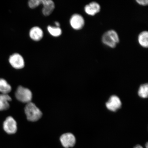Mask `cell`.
Listing matches in <instances>:
<instances>
[{"label": "cell", "instance_id": "obj_1", "mask_svg": "<svg viewBox=\"0 0 148 148\" xmlns=\"http://www.w3.org/2000/svg\"><path fill=\"white\" fill-rule=\"evenodd\" d=\"M25 111L27 119L30 121H38L42 116L41 111L31 102L26 105Z\"/></svg>", "mask_w": 148, "mask_h": 148}, {"label": "cell", "instance_id": "obj_2", "mask_svg": "<svg viewBox=\"0 0 148 148\" xmlns=\"http://www.w3.org/2000/svg\"><path fill=\"white\" fill-rule=\"evenodd\" d=\"M103 43L109 47H115L119 42V36L115 31L110 30L107 31L102 38Z\"/></svg>", "mask_w": 148, "mask_h": 148}, {"label": "cell", "instance_id": "obj_3", "mask_svg": "<svg viewBox=\"0 0 148 148\" xmlns=\"http://www.w3.org/2000/svg\"><path fill=\"white\" fill-rule=\"evenodd\" d=\"M15 97L18 101L27 103L31 102L32 98V92L28 88L20 86L18 87L15 92Z\"/></svg>", "mask_w": 148, "mask_h": 148}, {"label": "cell", "instance_id": "obj_4", "mask_svg": "<svg viewBox=\"0 0 148 148\" xmlns=\"http://www.w3.org/2000/svg\"><path fill=\"white\" fill-rule=\"evenodd\" d=\"M3 128L7 134H15L17 130V123L12 116H9L3 122Z\"/></svg>", "mask_w": 148, "mask_h": 148}, {"label": "cell", "instance_id": "obj_5", "mask_svg": "<svg viewBox=\"0 0 148 148\" xmlns=\"http://www.w3.org/2000/svg\"><path fill=\"white\" fill-rule=\"evenodd\" d=\"M9 62L14 69H21L25 66V62L23 57L18 53H14L11 55L9 57Z\"/></svg>", "mask_w": 148, "mask_h": 148}, {"label": "cell", "instance_id": "obj_6", "mask_svg": "<svg viewBox=\"0 0 148 148\" xmlns=\"http://www.w3.org/2000/svg\"><path fill=\"white\" fill-rule=\"evenodd\" d=\"M70 23L71 27L75 30H79L82 28L85 24L84 18L81 15L75 14L70 18Z\"/></svg>", "mask_w": 148, "mask_h": 148}, {"label": "cell", "instance_id": "obj_7", "mask_svg": "<svg viewBox=\"0 0 148 148\" xmlns=\"http://www.w3.org/2000/svg\"><path fill=\"white\" fill-rule=\"evenodd\" d=\"M60 140L62 145L66 148L73 147L76 142L75 136L70 133L62 134L60 137Z\"/></svg>", "mask_w": 148, "mask_h": 148}, {"label": "cell", "instance_id": "obj_8", "mask_svg": "<svg viewBox=\"0 0 148 148\" xmlns=\"http://www.w3.org/2000/svg\"><path fill=\"white\" fill-rule=\"evenodd\" d=\"M121 102L117 96H111L110 99L106 103L107 109L112 112H115L120 108L121 106Z\"/></svg>", "mask_w": 148, "mask_h": 148}, {"label": "cell", "instance_id": "obj_9", "mask_svg": "<svg viewBox=\"0 0 148 148\" xmlns=\"http://www.w3.org/2000/svg\"><path fill=\"white\" fill-rule=\"evenodd\" d=\"M41 4L43 5L42 14L45 16L50 15L55 8L54 3L51 0H41Z\"/></svg>", "mask_w": 148, "mask_h": 148}, {"label": "cell", "instance_id": "obj_10", "mask_svg": "<svg viewBox=\"0 0 148 148\" xmlns=\"http://www.w3.org/2000/svg\"><path fill=\"white\" fill-rule=\"evenodd\" d=\"M101 10V7L98 3L92 2L85 7L84 10L86 13L89 15L93 16L99 13Z\"/></svg>", "mask_w": 148, "mask_h": 148}, {"label": "cell", "instance_id": "obj_11", "mask_svg": "<svg viewBox=\"0 0 148 148\" xmlns=\"http://www.w3.org/2000/svg\"><path fill=\"white\" fill-rule=\"evenodd\" d=\"M29 36L32 40L35 41H38L43 37V32L40 27H33L29 31Z\"/></svg>", "mask_w": 148, "mask_h": 148}, {"label": "cell", "instance_id": "obj_12", "mask_svg": "<svg viewBox=\"0 0 148 148\" xmlns=\"http://www.w3.org/2000/svg\"><path fill=\"white\" fill-rule=\"evenodd\" d=\"M12 100L8 94H0V111L8 110L10 107L9 102Z\"/></svg>", "mask_w": 148, "mask_h": 148}, {"label": "cell", "instance_id": "obj_13", "mask_svg": "<svg viewBox=\"0 0 148 148\" xmlns=\"http://www.w3.org/2000/svg\"><path fill=\"white\" fill-rule=\"evenodd\" d=\"M12 90V87L5 79L0 78V92L1 94H8Z\"/></svg>", "mask_w": 148, "mask_h": 148}, {"label": "cell", "instance_id": "obj_14", "mask_svg": "<svg viewBox=\"0 0 148 148\" xmlns=\"http://www.w3.org/2000/svg\"><path fill=\"white\" fill-rule=\"evenodd\" d=\"M148 33L147 31H144L140 33L138 36L139 43L142 47L147 48L148 46Z\"/></svg>", "mask_w": 148, "mask_h": 148}, {"label": "cell", "instance_id": "obj_15", "mask_svg": "<svg viewBox=\"0 0 148 148\" xmlns=\"http://www.w3.org/2000/svg\"><path fill=\"white\" fill-rule=\"evenodd\" d=\"M47 30L52 36L55 37L60 36L62 34V29L60 27H51L49 25L47 27Z\"/></svg>", "mask_w": 148, "mask_h": 148}, {"label": "cell", "instance_id": "obj_16", "mask_svg": "<svg viewBox=\"0 0 148 148\" xmlns=\"http://www.w3.org/2000/svg\"><path fill=\"white\" fill-rule=\"evenodd\" d=\"M138 95L143 98H147L148 95V85L147 83L141 85L138 91Z\"/></svg>", "mask_w": 148, "mask_h": 148}, {"label": "cell", "instance_id": "obj_17", "mask_svg": "<svg viewBox=\"0 0 148 148\" xmlns=\"http://www.w3.org/2000/svg\"><path fill=\"white\" fill-rule=\"evenodd\" d=\"M41 4V0H30L28 2L29 8L34 9Z\"/></svg>", "mask_w": 148, "mask_h": 148}, {"label": "cell", "instance_id": "obj_18", "mask_svg": "<svg viewBox=\"0 0 148 148\" xmlns=\"http://www.w3.org/2000/svg\"><path fill=\"white\" fill-rule=\"evenodd\" d=\"M136 1L139 4L142 5H147L148 3L147 0H136Z\"/></svg>", "mask_w": 148, "mask_h": 148}, {"label": "cell", "instance_id": "obj_19", "mask_svg": "<svg viewBox=\"0 0 148 148\" xmlns=\"http://www.w3.org/2000/svg\"><path fill=\"white\" fill-rule=\"evenodd\" d=\"M55 25H56V27H60V24L58 22H56L55 23Z\"/></svg>", "mask_w": 148, "mask_h": 148}, {"label": "cell", "instance_id": "obj_20", "mask_svg": "<svg viewBox=\"0 0 148 148\" xmlns=\"http://www.w3.org/2000/svg\"><path fill=\"white\" fill-rule=\"evenodd\" d=\"M134 148H143V147H142L140 145H137Z\"/></svg>", "mask_w": 148, "mask_h": 148}, {"label": "cell", "instance_id": "obj_21", "mask_svg": "<svg viewBox=\"0 0 148 148\" xmlns=\"http://www.w3.org/2000/svg\"><path fill=\"white\" fill-rule=\"evenodd\" d=\"M146 148H148V143H147V144H146Z\"/></svg>", "mask_w": 148, "mask_h": 148}]
</instances>
